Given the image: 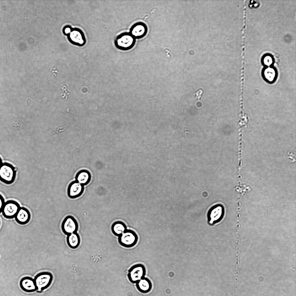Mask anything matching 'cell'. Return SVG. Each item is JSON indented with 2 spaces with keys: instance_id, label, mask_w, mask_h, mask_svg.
Instances as JSON below:
<instances>
[{
  "instance_id": "1",
  "label": "cell",
  "mask_w": 296,
  "mask_h": 296,
  "mask_svg": "<svg viewBox=\"0 0 296 296\" xmlns=\"http://www.w3.org/2000/svg\"><path fill=\"white\" fill-rule=\"evenodd\" d=\"M114 45L118 49L123 51L130 50L134 46L136 39L130 33H122L117 36L114 40Z\"/></svg>"
},
{
  "instance_id": "2",
  "label": "cell",
  "mask_w": 296,
  "mask_h": 296,
  "mask_svg": "<svg viewBox=\"0 0 296 296\" xmlns=\"http://www.w3.org/2000/svg\"><path fill=\"white\" fill-rule=\"evenodd\" d=\"M16 175L15 168L7 162L3 163L0 167V180L7 184H12L15 181Z\"/></svg>"
},
{
  "instance_id": "3",
  "label": "cell",
  "mask_w": 296,
  "mask_h": 296,
  "mask_svg": "<svg viewBox=\"0 0 296 296\" xmlns=\"http://www.w3.org/2000/svg\"><path fill=\"white\" fill-rule=\"evenodd\" d=\"M37 290L42 291L48 288L53 280V276L51 273L44 271L37 274L34 279Z\"/></svg>"
},
{
  "instance_id": "4",
  "label": "cell",
  "mask_w": 296,
  "mask_h": 296,
  "mask_svg": "<svg viewBox=\"0 0 296 296\" xmlns=\"http://www.w3.org/2000/svg\"><path fill=\"white\" fill-rule=\"evenodd\" d=\"M138 240V236L134 232L127 230L119 236L118 238L119 244L123 247L127 248L134 246L137 243Z\"/></svg>"
},
{
  "instance_id": "5",
  "label": "cell",
  "mask_w": 296,
  "mask_h": 296,
  "mask_svg": "<svg viewBox=\"0 0 296 296\" xmlns=\"http://www.w3.org/2000/svg\"><path fill=\"white\" fill-rule=\"evenodd\" d=\"M146 269L144 266L141 264H137L132 267L128 271V277L130 281L133 283H136L145 277Z\"/></svg>"
},
{
  "instance_id": "6",
  "label": "cell",
  "mask_w": 296,
  "mask_h": 296,
  "mask_svg": "<svg viewBox=\"0 0 296 296\" xmlns=\"http://www.w3.org/2000/svg\"><path fill=\"white\" fill-rule=\"evenodd\" d=\"M20 207L19 204L16 201L9 200L5 202L1 212L6 218H14Z\"/></svg>"
},
{
  "instance_id": "7",
  "label": "cell",
  "mask_w": 296,
  "mask_h": 296,
  "mask_svg": "<svg viewBox=\"0 0 296 296\" xmlns=\"http://www.w3.org/2000/svg\"><path fill=\"white\" fill-rule=\"evenodd\" d=\"M78 227V223L73 216L69 215L66 217L61 224L63 232L67 235L77 232Z\"/></svg>"
},
{
  "instance_id": "8",
  "label": "cell",
  "mask_w": 296,
  "mask_h": 296,
  "mask_svg": "<svg viewBox=\"0 0 296 296\" xmlns=\"http://www.w3.org/2000/svg\"><path fill=\"white\" fill-rule=\"evenodd\" d=\"M66 36L70 42L75 45L82 46L86 43L84 35L83 32L79 28L72 27L70 32Z\"/></svg>"
},
{
  "instance_id": "9",
  "label": "cell",
  "mask_w": 296,
  "mask_h": 296,
  "mask_svg": "<svg viewBox=\"0 0 296 296\" xmlns=\"http://www.w3.org/2000/svg\"><path fill=\"white\" fill-rule=\"evenodd\" d=\"M147 32L146 25L143 22H138L132 26L130 33L135 39H140L144 37Z\"/></svg>"
},
{
  "instance_id": "10",
  "label": "cell",
  "mask_w": 296,
  "mask_h": 296,
  "mask_svg": "<svg viewBox=\"0 0 296 296\" xmlns=\"http://www.w3.org/2000/svg\"><path fill=\"white\" fill-rule=\"evenodd\" d=\"M84 189V186L75 180L72 181L69 184L67 188L68 195L71 199L77 198L82 195Z\"/></svg>"
},
{
  "instance_id": "11",
  "label": "cell",
  "mask_w": 296,
  "mask_h": 296,
  "mask_svg": "<svg viewBox=\"0 0 296 296\" xmlns=\"http://www.w3.org/2000/svg\"><path fill=\"white\" fill-rule=\"evenodd\" d=\"M19 285L21 289L27 293L34 292L37 290L34 280L29 277L25 276L22 278Z\"/></svg>"
},
{
  "instance_id": "12",
  "label": "cell",
  "mask_w": 296,
  "mask_h": 296,
  "mask_svg": "<svg viewBox=\"0 0 296 296\" xmlns=\"http://www.w3.org/2000/svg\"><path fill=\"white\" fill-rule=\"evenodd\" d=\"M14 218L18 224L24 225L29 221L31 218L30 213L26 208L20 207Z\"/></svg>"
},
{
  "instance_id": "13",
  "label": "cell",
  "mask_w": 296,
  "mask_h": 296,
  "mask_svg": "<svg viewBox=\"0 0 296 296\" xmlns=\"http://www.w3.org/2000/svg\"><path fill=\"white\" fill-rule=\"evenodd\" d=\"M223 209L219 205L212 207L208 212V220L211 223L217 222L221 218L223 215Z\"/></svg>"
},
{
  "instance_id": "14",
  "label": "cell",
  "mask_w": 296,
  "mask_h": 296,
  "mask_svg": "<svg viewBox=\"0 0 296 296\" xmlns=\"http://www.w3.org/2000/svg\"><path fill=\"white\" fill-rule=\"evenodd\" d=\"M91 178V175L90 172L84 169L79 171L75 177V181L84 186L90 182Z\"/></svg>"
},
{
  "instance_id": "15",
  "label": "cell",
  "mask_w": 296,
  "mask_h": 296,
  "mask_svg": "<svg viewBox=\"0 0 296 296\" xmlns=\"http://www.w3.org/2000/svg\"><path fill=\"white\" fill-rule=\"evenodd\" d=\"M136 286L140 292L147 293L151 291L152 285L150 280L144 277L136 283Z\"/></svg>"
},
{
  "instance_id": "16",
  "label": "cell",
  "mask_w": 296,
  "mask_h": 296,
  "mask_svg": "<svg viewBox=\"0 0 296 296\" xmlns=\"http://www.w3.org/2000/svg\"><path fill=\"white\" fill-rule=\"evenodd\" d=\"M66 240L68 245L73 249L77 247L80 242L79 236L77 232L68 235Z\"/></svg>"
},
{
  "instance_id": "17",
  "label": "cell",
  "mask_w": 296,
  "mask_h": 296,
  "mask_svg": "<svg viewBox=\"0 0 296 296\" xmlns=\"http://www.w3.org/2000/svg\"><path fill=\"white\" fill-rule=\"evenodd\" d=\"M125 224L121 221L114 222L112 225L111 230L115 236H119L126 230Z\"/></svg>"
},
{
  "instance_id": "18",
  "label": "cell",
  "mask_w": 296,
  "mask_h": 296,
  "mask_svg": "<svg viewBox=\"0 0 296 296\" xmlns=\"http://www.w3.org/2000/svg\"><path fill=\"white\" fill-rule=\"evenodd\" d=\"M264 75L267 80L269 82H272L275 78L276 73L273 69L268 68L264 70Z\"/></svg>"
},
{
  "instance_id": "19",
  "label": "cell",
  "mask_w": 296,
  "mask_h": 296,
  "mask_svg": "<svg viewBox=\"0 0 296 296\" xmlns=\"http://www.w3.org/2000/svg\"><path fill=\"white\" fill-rule=\"evenodd\" d=\"M72 27L70 25H67L65 26L63 29V32L65 35H66L69 33Z\"/></svg>"
},
{
  "instance_id": "20",
  "label": "cell",
  "mask_w": 296,
  "mask_h": 296,
  "mask_svg": "<svg viewBox=\"0 0 296 296\" xmlns=\"http://www.w3.org/2000/svg\"><path fill=\"white\" fill-rule=\"evenodd\" d=\"M5 203V200L3 197L0 194V213L2 212Z\"/></svg>"
},
{
  "instance_id": "21",
  "label": "cell",
  "mask_w": 296,
  "mask_h": 296,
  "mask_svg": "<svg viewBox=\"0 0 296 296\" xmlns=\"http://www.w3.org/2000/svg\"><path fill=\"white\" fill-rule=\"evenodd\" d=\"M202 92V91L201 90L198 91L197 93V97L198 98V99L200 97L201 95Z\"/></svg>"
},
{
  "instance_id": "22",
  "label": "cell",
  "mask_w": 296,
  "mask_h": 296,
  "mask_svg": "<svg viewBox=\"0 0 296 296\" xmlns=\"http://www.w3.org/2000/svg\"><path fill=\"white\" fill-rule=\"evenodd\" d=\"M2 163H3L2 162V159H1V157H0V167L1 166V165L2 164Z\"/></svg>"
},
{
  "instance_id": "23",
  "label": "cell",
  "mask_w": 296,
  "mask_h": 296,
  "mask_svg": "<svg viewBox=\"0 0 296 296\" xmlns=\"http://www.w3.org/2000/svg\"></svg>"
}]
</instances>
